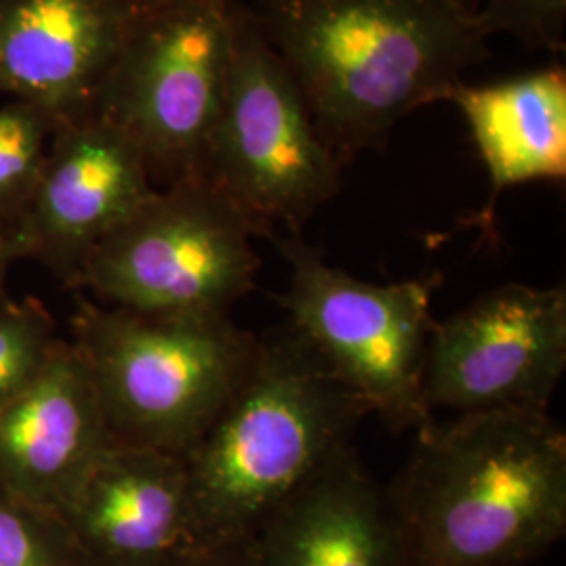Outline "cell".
<instances>
[{"label":"cell","mask_w":566,"mask_h":566,"mask_svg":"<svg viewBox=\"0 0 566 566\" xmlns=\"http://www.w3.org/2000/svg\"><path fill=\"white\" fill-rule=\"evenodd\" d=\"M112 441L78 348L61 340L36 380L0 407V485L60 514Z\"/></svg>","instance_id":"13"},{"label":"cell","mask_w":566,"mask_h":566,"mask_svg":"<svg viewBox=\"0 0 566 566\" xmlns=\"http://www.w3.org/2000/svg\"><path fill=\"white\" fill-rule=\"evenodd\" d=\"M290 266L277 303L287 325L303 336L327 369L367 413L390 430H418L432 420L424 395L426 357L432 336V296L439 271L392 283L364 282L303 242L301 233H266Z\"/></svg>","instance_id":"5"},{"label":"cell","mask_w":566,"mask_h":566,"mask_svg":"<svg viewBox=\"0 0 566 566\" xmlns=\"http://www.w3.org/2000/svg\"><path fill=\"white\" fill-rule=\"evenodd\" d=\"M133 21L116 0H0V95L93 114Z\"/></svg>","instance_id":"12"},{"label":"cell","mask_w":566,"mask_h":566,"mask_svg":"<svg viewBox=\"0 0 566 566\" xmlns=\"http://www.w3.org/2000/svg\"><path fill=\"white\" fill-rule=\"evenodd\" d=\"M474 18L486 39L504 32L528 51H565L566 0H476Z\"/></svg>","instance_id":"19"},{"label":"cell","mask_w":566,"mask_h":566,"mask_svg":"<svg viewBox=\"0 0 566 566\" xmlns=\"http://www.w3.org/2000/svg\"><path fill=\"white\" fill-rule=\"evenodd\" d=\"M93 566H166L193 546L185 460L112 441L61 507Z\"/></svg>","instance_id":"11"},{"label":"cell","mask_w":566,"mask_h":566,"mask_svg":"<svg viewBox=\"0 0 566 566\" xmlns=\"http://www.w3.org/2000/svg\"><path fill=\"white\" fill-rule=\"evenodd\" d=\"M386 497L405 566H526L566 533V434L547 411L428 420Z\"/></svg>","instance_id":"2"},{"label":"cell","mask_w":566,"mask_h":566,"mask_svg":"<svg viewBox=\"0 0 566 566\" xmlns=\"http://www.w3.org/2000/svg\"><path fill=\"white\" fill-rule=\"evenodd\" d=\"M70 343L114 441L185 455L242 382L259 336L229 315H149L81 296Z\"/></svg>","instance_id":"4"},{"label":"cell","mask_w":566,"mask_h":566,"mask_svg":"<svg viewBox=\"0 0 566 566\" xmlns=\"http://www.w3.org/2000/svg\"><path fill=\"white\" fill-rule=\"evenodd\" d=\"M343 163L325 145L298 84L238 2L223 109L206 177L254 224L256 235L303 227L343 185Z\"/></svg>","instance_id":"7"},{"label":"cell","mask_w":566,"mask_h":566,"mask_svg":"<svg viewBox=\"0 0 566 566\" xmlns=\"http://www.w3.org/2000/svg\"><path fill=\"white\" fill-rule=\"evenodd\" d=\"M248 13L340 163L385 149L397 122L449 102L489 55L460 0H254Z\"/></svg>","instance_id":"1"},{"label":"cell","mask_w":566,"mask_h":566,"mask_svg":"<svg viewBox=\"0 0 566 566\" xmlns=\"http://www.w3.org/2000/svg\"><path fill=\"white\" fill-rule=\"evenodd\" d=\"M0 566H93L57 514L0 485Z\"/></svg>","instance_id":"18"},{"label":"cell","mask_w":566,"mask_h":566,"mask_svg":"<svg viewBox=\"0 0 566 566\" xmlns=\"http://www.w3.org/2000/svg\"><path fill=\"white\" fill-rule=\"evenodd\" d=\"M254 549L259 566H405L386 486L353 443L273 510Z\"/></svg>","instance_id":"14"},{"label":"cell","mask_w":566,"mask_h":566,"mask_svg":"<svg viewBox=\"0 0 566 566\" xmlns=\"http://www.w3.org/2000/svg\"><path fill=\"white\" fill-rule=\"evenodd\" d=\"M240 0L200 4L133 21L93 114L135 145L151 179L206 177L223 109L233 13Z\"/></svg>","instance_id":"8"},{"label":"cell","mask_w":566,"mask_h":566,"mask_svg":"<svg viewBox=\"0 0 566 566\" xmlns=\"http://www.w3.org/2000/svg\"><path fill=\"white\" fill-rule=\"evenodd\" d=\"M61 338L49 308L28 296L0 304V407L36 380Z\"/></svg>","instance_id":"17"},{"label":"cell","mask_w":566,"mask_h":566,"mask_svg":"<svg viewBox=\"0 0 566 566\" xmlns=\"http://www.w3.org/2000/svg\"><path fill=\"white\" fill-rule=\"evenodd\" d=\"M254 224L217 182L156 189L86 259L74 290L149 315H229L254 290Z\"/></svg>","instance_id":"6"},{"label":"cell","mask_w":566,"mask_h":566,"mask_svg":"<svg viewBox=\"0 0 566 566\" xmlns=\"http://www.w3.org/2000/svg\"><path fill=\"white\" fill-rule=\"evenodd\" d=\"M460 2H462V4H464L465 9H468V11H472V13H474V7H476V0H460Z\"/></svg>","instance_id":"23"},{"label":"cell","mask_w":566,"mask_h":566,"mask_svg":"<svg viewBox=\"0 0 566 566\" xmlns=\"http://www.w3.org/2000/svg\"><path fill=\"white\" fill-rule=\"evenodd\" d=\"M565 369V285L506 283L434 322L426 403L453 416L547 411Z\"/></svg>","instance_id":"9"},{"label":"cell","mask_w":566,"mask_h":566,"mask_svg":"<svg viewBox=\"0 0 566 566\" xmlns=\"http://www.w3.org/2000/svg\"><path fill=\"white\" fill-rule=\"evenodd\" d=\"M156 189L135 142L88 114L61 122L30 198L0 231L13 263L42 264L74 290L91 252Z\"/></svg>","instance_id":"10"},{"label":"cell","mask_w":566,"mask_h":566,"mask_svg":"<svg viewBox=\"0 0 566 566\" xmlns=\"http://www.w3.org/2000/svg\"><path fill=\"white\" fill-rule=\"evenodd\" d=\"M11 264H13V259H11L9 250H7V243H4L2 231H0V304L11 296L9 290H7V277H9V266Z\"/></svg>","instance_id":"22"},{"label":"cell","mask_w":566,"mask_h":566,"mask_svg":"<svg viewBox=\"0 0 566 566\" xmlns=\"http://www.w3.org/2000/svg\"><path fill=\"white\" fill-rule=\"evenodd\" d=\"M455 103L491 179V200L521 182L566 177V72L549 67L486 86L460 84Z\"/></svg>","instance_id":"15"},{"label":"cell","mask_w":566,"mask_h":566,"mask_svg":"<svg viewBox=\"0 0 566 566\" xmlns=\"http://www.w3.org/2000/svg\"><path fill=\"white\" fill-rule=\"evenodd\" d=\"M365 405L290 325L259 338L242 382L182 460L193 546L254 537L344 446Z\"/></svg>","instance_id":"3"},{"label":"cell","mask_w":566,"mask_h":566,"mask_svg":"<svg viewBox=\"0 0 566 566\" xmlns=\"http://www.w3.org/2000/svg\"><path fill=\"white\" fill-rule=\"evenodd\" d=\"M122 9L133 18H147L166 11H177L185 7H200V4H227L233 0H116Z\"/></svg>","instance_id":"21"},{"label":"cell","mask_w":566,"mask_h":566,"mask_svg":"<svg viewBox=\"0 0 566 566\" xmlns=\"http://www.w3.org/2000/svg\"><path fill=\"white\" fill-rule=\"evenodd\" d=\"M60 124L36 103L13 99L0 107V224L30 198Z\"/></svg>","instance_id":"16"},{"label":"cell","mask_w":566,"mask_h":566,"mask_svg":"<svg viewBox=\"0 0 566 566\" xmlns=\"http://www.w3.org/2000/svg\"><path fill=\"white\" fill-rule=\"evenodd\" d=\"M166 566H259L254 537L191 546Z\"/></svg>","instance_id":"20"}]
</instances>
